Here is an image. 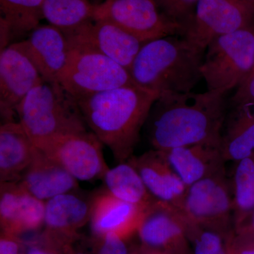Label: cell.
I'll return each instance as SVG.
<instances>
[{
  "instance_id": "2",
  "label": "cell",
  "mask_w": 254,
  "mask_h": 254,
  "mask_svg": "<svg viewBox=\"0 0 254 254\" xmlns=\"http://www.w3.org/2000/svg\"><path fill=\"white\" fill-rule=\"evenodd\" d=\"M159 95L136 84L127 85L76 99L90 131L126 163L139 141L150 109Z\"/></svg>"
},
{
  "instance_id": "14",
  "label": "cell",
  "mask_w": 254,
  "mask_h": 254,
  "mask_svg": "<svg viewBox=\"0 0 254 254\" xmlns=\"http://www.w3.org/2000/svg\"><path fill=\"white\" fill-rule=\"evenodd\" d=\"M127 162L136 169L154 198L181 210L188 187L164 151L152 148L138 156L132 155Z\"/></svg>"
},
{
  "instance_id": "34",
  "label": "cell",
  "mask_w": 254,
  "mask_h": 254,
  "mask_svg": "<svg viewBox=\"0 0 254 254\" xmlns=\"http://www.w3.org/2000/svg\"><path fill=\"white\" fill-rule=\"evenodd\" d=\"M27 254H48V250L44 245L34 246L28 250Z\"/></svg>"
},
{
  "instance_id": "27",
  "label": "cell",
  "mask_w": 254,
  "mask_h": 254,
  "mask_svg": "<svg viewBox=\"0 0 254 254\" xmlns=\"http://www.w3.org/2000/svg\"><path fill=\"white\" fill-rule=\"evenodd\" d=\"M235 232L225 234L187 221V236L193 254H230V241Z\"/></svg>"
},
{
  "instance_id": "10",
  "label": "cell",
  "mask_w": 254,
  "mask_h": 254,
  "mask_svg": "<svg viewBox=\"0 0 254 254\" xmlns=\"http://www.w3.org/2000/svg\"><path fill=\"white\" fill-rule=\"evenodd\" d=\"M44 82L38 68L18 43L1 50L0 113L3 123L16 121V110L35 87Z\"/></svg>"
},
{
  "instance_id": "29",
  "label": "cell",
  "mask_w": 254,
  "mask_h": 254,
  "mask_svg": "<svg viewBox=\"0 0 254 254\" xmlns=\"http://www.w3.org/2000/svg\"><path fill=\"white\" fill-rule=\"evenodd\" d=\"M231 107L254 103V66L237 86L235 94L230 100Z\"/></svg>"
},
{
  "instance_id": "20",
  "label": "cell",
  "mask_w": 254,
  "mask_h": 254,
  "mask_svg": "<svg viewBox=\"0 0 254 254\" xmlns=\"http://www.w3.org/2000/svg\"><path fill=\"white\" fill-rule=\"evenodd\" d=\"M164 153L187 187L225 168L226 161L220 145L195 144Z\"/></svg>"
},
{
  "instance_id": "1",
  "label": "cell",
  "mask_w": 254,
  "mask_h": 254,
  "mask_svg": "<svg viewBox=\"0 0 254 254\" xmlns=\"http://www.w3.org/2000/svg\"><path fill=\"white\" fill-rule=\"evenodd\" d=\"M227 113L225 93L165 92L150 109L147 138L153 149L163 151L195 144L221 146Z\"/></svg>"
},
{
  "instance_id": "15",
  "label": "cell",
  "mask_w": 254,
  "mask_h": 254,
  "mask_svg": "<svg viewBox=\"0 0 254 254\" xmlns=\"http://www.w3.org/2000/svg\"><path fill=\"white\" fill-rule=\"evenodd\" d=\"M91 201L72 192L46 201L43 238L64 247L78 239V230L90 221Z\"/></svg>"
},
{
  "instance_id": "37",
  "label": "cell",
  "mask_w": 254,
  "mask_h": 254,
  "mask_svg": "<svg viewBox=\"0 0 254 254\" xmlns=\"http://www.w3.org/2000/svg\"><path fill=\"white\" fill-rule=\"evenodd\" d=\"M65 253L66 254H86L83 253V252H75L71 248V245L67 246V247H65Z\"/></svg>"
},
{
  "instance_id": "32",
  "label": "cell",
  "mask_w": 254,
  "mask_h": 254,
  "mask_svg": "<svg viewBox=\"0 0 254 254\" xmlns=\"http://www.w3.org/2000/svg\"><path fill=\"white\" fill-rule=\"evenodd\" d=\"M21 246L18 235L1 232L0 254H21Z\"/></svg>"
},
{
  "instance_id": "5",
  "label": "cell",
  "mask_w": 254,
  "mask_h": 254,
  "mask_svg": "<svg viewBox=\"0 0 254 254\" xmlns=\"http://www.w3.org/2000/svg\"><path fill=\"white\" fill-rule=\"evenodd\" d=\"M206 50L201 72L208 91L237 88L254 66V23L215 38Z\"/></svg>"
},
{
  "instance_id": "16",
  "label": "cell",
  "mask_w": 254,
  "mask_h": 254,
  "mask_svg": "<svg viewBox=\"0 0 254 254\" xmlns=\"http://www.w3.org/2000/svg\"><path fill=\"white\" fill-rule=\"evenodd\" d=\"M46 202L38 199L19 182H0L1 232L19 236L44 225Z\"/></svg>"
},
{
  "instance_id": "7",
  "label": "cell",
  "mask_w": 254,
  "mask_h": 254,
  "mask_svg": "<svg viewBox=\"0 0 254 254\" xmlns=\"http://www.w3.org/2000/svg\"><path fill=\"white\" fill-rule=\"evenodd\" d=\"M180 210L187 221L233 233L231 187L225 168L189 187Z\"/></svg>"
},
{
  "instance_id": "38",
  "label": "cell",
  "mask_w": 254,
  "mask_h": 254,
  "mask_svg": "<svg viewBox=\"0 0 254 254\" xmlns=\"http://www.w3.org/2000/svg\"><path fill=\"white\" fill-rule=\"evenodd\" d=\"M140 250L138 252H136V251H133V252H128V254H139Z\"/></svg>"
},
{
  "instance_id": "21",
  "label": "cell",
  "mask_w": 254,
  "mask_h": 254,
  "mask_svg": "<svg viewBox=\"0 0 254 254\" xmlns=\"http://www.w3.org/2000/svg\"><path fill=\"white\" fill-rule=\"evenodd\" d=\"M36 147L18 122L0 127V182H18L31 164Z\"/></svg>"
},
{
  "instance_id": "4",
  "label": "cell",
  "mask_w": 254,
  "mask_h": 254,
  "mask_svg": "<svg viewBox=\"0 0 254 254\" xmlns=\"http://www.w3.org/2000/svg\"><path fill=\"white\" fill-rule=\"evenodd\" d=\"M18 122L36 148L57 137L89 130L76 100L58 84L43 82L18 105Z\"/></svg>"
},
{
  "instance_id": "19",
  "label": "cell",
  "mask_w": 254,
  "mask_h": 254,
  "mask_svg": "<svg viewBox=\"0 0 254 254\" xmlns=\"http://www.w3.org/2000/svg\"><path fill=\"white\" fill-rule=\"evenodd\" d=\"M18 182L33 196L44 202L57 195L72 192L78 187L76 179L38 148Z\"/></svg>"
},
{
  "instance_id": "17",
  "label": "cell",
  "mask_w": 254,
  "mask_h": 254,
  "mask_svg": "<svg viewBox=\"0 0 254 254\" xmlns=\"http://www.w3.org/2000/svg\"><path fill=\"white\" fill-rule=\"evenodd\" d=\"M18 43L38 68L43 81L58 84L69 53L64 33L52 25H39L28 34L27 39Z\"/></svg>"
},
{
  "instance_id": "35",
  "label": "cell",
  "mask_w": 254,
  "mask_h": 254,
  "mask_svg": "<svg viewBox=\"0 0 254 254\" xmlns=\"http://www.w3.org/2000/svg\"><path fill=\"white\" fill-rule=\"evenodd\" d=\"M237 1L254 10V0H237Z\"/></svg>"
},
{
  "instance_id": "31",
  "label": "cell",
  "mask_w": 254,
  "mask_h": 254,
  "mask_svg": "<svg viewBox=\"0 0 254 254\" xmlns=\"http://www.w3.org/2000/svg\"><path fill=\"white\" fill-rule=\"evenodd\" d=\"M230 254H254V237L235 232L230 245Z\"/></svg>"
},
{
  "instance_id": "33",
  "label": "cell",
  "mask_w": 254,
  "mask_h": 254,
  "mask_svg": "<svg viewBox=\"0 0 254 254\" xmlns=\"http://www.w3.org/2000/svg\"><path fill=\"white\" fill-rule=\"evenodd\" d=\"M237 233L245 234L254 237V211L249 220L238 230H235Z\"/></svg>"
},
{
  "instance_id": "11",
  "label": "cell",
  "mask_w": 254,
  "mask_h": 254,
  "mask_svg": "<svg viewBox=\"0 0 254 254\" xmlns=\"http://www.w3.org/2000/svg\"><path fill=\"white\" fill-rule=\"evenodd\" d=\"M254 23V10L237 0H199L187 39L206 50L218 37Z\"/></svg>"
},
{
  "instance_id": "28",
  "label": "cell",
  "mask_w": 254,
  "mask_h": 254,
  "mask_svg": "<svg viewBox=\"0 0 254 254\" xmlns=\"http://www.w3.org/2000/svg\"><path fill=\"white\" fill-rule=\"evenodd\" d=\"M170 21L180 26L184 37L194 22L195 9L199 0H152Z\"/></svg>"
},
{
  "instance_id": "13",
  "label": "cell",
  "mask_w": 254,
  "mask_h": 254,
  "mask_svg": "<svg viewBox=\"0 0 254 254\" xmlns=\"http://www.w3.org/2000/svg\"><path fill=\"white\" fill-rule=\"evenodd\" d=\"M65 36L69 46L95 50L121 65L128 71L144 44L116 25L103 20L93 21Z\"/></svg>"
},
{
  "instance_id": "36",
  "label": "cell",
  "mask_w": 254,
  "mask_h": 254,
  "mask_svg": "<svg viewBox=\"0 0 254 254\" xmlns=\"http://www.w3.org/2000/svg\"><path fill=\"white\" fill-rule=\"evenodd\" d=\"M139 254H157V251L149 250L142 247L141 249H140Z\"/></svg>"
},
{
  "instance_id": "3",
  "label": "cell",
  "mask_w": 254,
  "mask_h": 254,
  "mask_svg": "<svg viewBox=\"0 0 254 254\" xmlns=\"http://www.w3.org/2000/svg\"><path fill=\"white\" fill-rule=\"evenodd\" d=\"M205 50L186 37L158 38L143 45L128 73L137 86L159 95L189 93L203 79Z\"/></svg>"
},
{
  "instance_id": "9",
  "label": "cell",
  "mask_w": 254,
  "mask_h": 254,
  "mask_svg": "<svg viewBox=\"0 0 254 254\" xmlns=\"http://www.w3.org/2000/svg\"><path fill=\"white\" fill-rule=\"evenodd\" d=\"M103 143L90 130L57 137L38 148L60 164L78 181L103 179L109 170Z\"/></svg>"
},
{
  "instance_id": "6",
  "label": "cell",
  "mask_w": 254,
  "mask_h": 254,
  "mask_svg": "<svg viewBox=\"0 0 254 254\" xmlns=\"http://www.w3.org/2000/svg\"><path fill=\"white\" fill-rule=\"evenodd\" d=\"M58 83L75 99L135 84L128 70L89 48L69 46L67 63Z\"/></svg>"
},
{
  "instance_id": "23",
  "label": "cell",
  "mask_w": 254,
  "mask_h": 254,
  "mask_svg": "<svg viewBox=\"0 0 254 254\" xmlns=\"http://www.w3.org/2000/svg\"><path fill=\"white\" fill-rule=\"evenodd\" d=\"M103 180L107 190L115 198L145 210L157 200L145 187L136 169L128 162L109 169Z\"/></svg>"
},
{
  "instance_id": "12",
  "label": "cell",
  "mask_w": 254,
  "mask_h": 254,
  "mask_svg": "<svg viewBox=\"0 0 254 254\" xmlns=\"http://www.w3.org/2000/svg\"><path fill=\"white\" fill-rule=\"evenodd\" d=\"M137 233L142 247L168 254H193L187 221L180 209L156 200L145 211Z\"/></svg>"
},
{
  "instance_id": "8",
  "label": "cell",
  "mask_w": 254,
  "mask_h": 254,
  "mask_svg": "<svg viewBox=\"0 0 254 254\" xmlns=\"http://www.w3.org/2000/svg\"><path fill=\"white\" fill-rule=\"evenodd\" d=\"M93 19L109 21L143 43L184 36L182 28L165 17L152 0H105L95 4Z\"/></svg>"
},
{
  "instance_id": "24",
  "label": "cell",
  "mask_w": 254,
  "mask_h": 254,
  "mask_svg": "<svg viewBox=\"0 0 254 254\" xmlns=\"http://www.w3.org/2000/svg\"><path fill=\"white\" fill-rule=\"evenodd\" d=\"M95 5L88 0H45L43 19L65 35L94 21Z\"/></svg>"
},
{
  "instance_id": "25",
  "label": "cell",
  "mask_w": 254,
  "mask_h": 254,
  "mask_svg": "<svg viewBox=\"0 0 254 254\" xmlns=\"http://www.w3.org/2000/svg\"><path fill=\"white\" fill-rule=\"evenodd\" d=\"M230 183L235 230L245 223L254 211V155L235 163Z\"/></svg>"
},
{
  "instance_id": "26",
  "label": "cell",
  "mask_w": 254,
  "mask_h": 254,
  "mask_svg": "<svg viewBox=\"0 0 254 254\" xmlns=\"http://www.w3.org/2000/svg\"><path fill=\"white\" fill-rule=\"evenodd\" d=\"M45 0H0L1 17L9 26L11 38L24 36L40 25Z\"/></svg>"
},
{
  "instance_id": "18",
  "label": "cell",
  "mask_w": 254,
  "mask_h": 254,
  "mask_svg": "<svg viewBox=\"0 0 254 254\" xmlns=\"http://www.w3.org/2000/svg\"><path fill=\"white\" fill-rule=\"evenodd\" d=\"M145 210L115 198L106 190L92 200V231L98 238L115 233L127 240L138 231Z\"/></svg>"
},
{
  "instance_id": "22",
  "label": "cell",
  "mask_w": 254,
  "mask_h": 254,
  "mask_svg": "<svg viewBox=\"0 0 254 254\" xmlns=\"http://www.w3.org/2000/svg\"><path fill=\"white\" fill-rule=\"evenodd\" d=\"M221 150L227 162L240 161L254 155V103L232 107L221 136Z\"/></svg>"
},
{
  "instance_id": "30",
  "label": "cell",
  "mask_w": 254,
  "mask_h": 254,
  "mask_svg": "<svg viewBox=\"0 0 254 254\" xmlns=\"http://www.w3.org/2000/svg\"><path fill=\"white\" fill-rule=\"evenodd\" d=\"M97 254H128L126 240L117 234L108 233L100 237Z\"/></svg>"
}]
</instances>
